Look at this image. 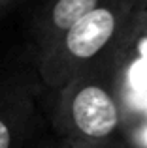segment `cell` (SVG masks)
<instances>
[{
  "label": "cell",
  "mask_w": 147,
  "mask_h": 148,
  "mask_svg": "<svg viewBox=\"0 0 147 148\" xmlns=\"http://www.w3.org/2000/svg\"><path fill=\"white\" fill-rule=\"evenodd\" d=\"M145 8L147 0H106L59 34L34 54L45 90H55L74 77L111 64Z\"/></svg>",
  "instance_id": "6da1fadb"
},
{
  "label": "cell",
  "mask_w": 147,
  "mask_h": 148,
  "mask_svg": "<svg viewBox=\"0 0 147 148\" xmlns=\"http://www.w3.org/2000/svg\"><path fill=\"white\" fill-rule=\"evenodd\" d=\"M51 92L49 122L57 137L106 141L123 137V109L111 64L77 75Z\"/></svg>",
  "instance_id": "7a4b0ae2"
},
{
  "label": "cell",
  "mask_w": 147,
  "mask_h": 148,
  "mask_svg": "<svg viewBox=\"0 0 147 148\" xmlns=\"http://www.w3.org/2000/svg\"><path fill=\"white\" fill-rule=\"evenodd\" d=\"M44 90L36 66H0V148L28 146L42 120Z\"/></svg>",
  "instance_id": "3957f363"
},
{
  "label": "cell",
  "mask_w": 147,
  "mask_h": 148,
  "mask_svg": "<svg viewBox=\"0 0 147 148\" xmlns=\"http://www.w3.org/2000/svg\"><path fill=\"white\" fill-rule=\"evenodd\" d=\"M111 69L126 126L147 114V28L141 19L119 45L111 58Z\"/></svg>",
  "instance_id": "277c9868"
},
{
  "label": "cell",
  "mask_w": 147,
  "mask_h": 148,
  "mask_svg": "<svg viewBox=\"0 0 147 148\" xmlns=\"http://www.w3.org/2000/svg\"><path fill=\"white\" fill-rule=\"evenodd\" d=\"M102 2L106 0H42L30 23L34 54L44 51L59 34Z\"/></svg>",
  "instance_id": "5b68a950"
},
{
  "label": "cell",
  "mask_w": 147,
  "mask_h": 148,
  "mask_svg": "<svg viewBox=\"0 0 147 148\" xmlns=\"http://www.w3.org/2000/svg\"><path fill=\"white\" fill-rule=\"evenodd\" d=\"M51 148H130L123 137L106 139V141H74V139L57 137Z\"/></svg>",
  "instance_id": "8992f818"
},
{
  "label": "cell",
  "mask_w": 147,
  "mask_h": 148,
  "mask_svg": "<svg viewBox=\"0 0 147 148\" xmlns=\"http://www.w3.org/2000/svg\"><path fill=\"white\" fill-rule=\"evenodd\" d=\"M123 139L130 148H147V114L126 124L123 130Z\"/></svg>",
  "instance_id": "52a82bcc"
},
{
  "label": "cell",
  "mask_w": 147,
  "mask_h": 148,
  "mask_svg": "<svg viewBox=\"0 0 147 148\" xmlns=\"http://www.w3.org/2000/svg\"><path fill=\"white\" fill-rule=\"evenodd\" d=\"M13 2H15V0H0V11H2L4 8H8L10 4H13Z\"/></svg>",
  "instance_id": "ba28073f"
},
{
  "label": "cell",
  "mask_w": 147,
  "mask_h": 148,
  "mask_svg": "<svg viewBox=\"0 0 147 148\" xmlns=\"http://www.w3.org/2000/svg\"><path fill=\"white\" fill-rule=\"evenodd\" d=\"M141 23H144V26H145V28H147V8H145V10H144V13H141Z\"/></svg>",
  "instance_id": "9c48e42d"
}]
</instances>
